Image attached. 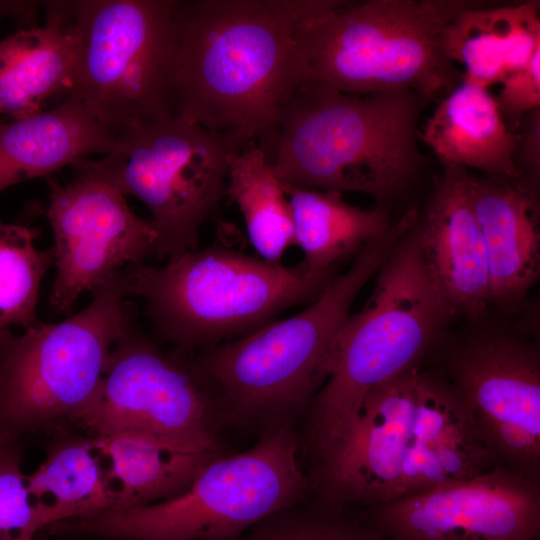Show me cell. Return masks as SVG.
<instances>
[{
    "label": "cell",
    "instance_id": "6da1fadb",
    "mask_svg": "<svg viewBox=\"0 0 540 540\" xmlns=\"http://www.w3.org/2000/svg\"><path fill=\"white\" fill-rule=\"evenodd\" d=\"M315 2L176 1L172 114L256 144L272 163L296 87L299 29Z\"/></svg>",
    "mask_w": 540,
    "mask_h": 540
},
{
    "label": "cell",
    "instance_id": "7a4b0ae2",
    "mask_svg": "<svg viewBox=\"0 0 540 540\" xmlns=\"http://www.w3.org/2000/svg\"><path fill=\"white\" fill-rule=\"evenodd\" d=\"M469 411L439 367L374 387L350 427L305 464L314 494L369 508L494 468Z\"/></svg>",
    "mask_w": 540,
    "mask_h": 540
},
{
    "label": "cell",
    "instance_id": "3957f363",
    "mask_svg": "<svg viewBox=\"0 0 540 540\" xmlns=\"http://www.w3.org/2000/svg\"><path fill=\"white\" fill-rule=\"evenodd\" d=\"M410 227L405 217L394 222L301 312L192 353L226 426L258 436L300 428L327 379L332 349L350 307Z\"/></svg>",
    "mask_w": 540,
    "mask_h": 540
},
{
    "label": "cell",
    "instance_id": "277c9868",
    "mask_svg": "<svg viewBox=\"0 0 540 540\" xmlns=\"http://www.w3.org/2000/svg\"><path fill=\"white\" fill-rule=\"evenodd\" d=\"M426 102L410 90L356 96L297 85L283 107L273 169L283 184L364 193L382 206L421 167L418 122Z\"/></svg>",
    "mask_w": 540,
    "mask_h": 540
},
{
    "label": "cell",
    "instance_id": "5b68a950",
    "mask_svg": "<svg viewBox=\"0 0 540 540\" xmlns=\"http://www.w3.org/2000/svg\"><path fill=\"white\" fill-rule=\"evenodd\" d=\"M465 0H316L297 42V85L349 95L410 90L438 102L463 80L442 38Z\"/></svg>",
    "mask_w": 540,
    "mask_h": 540
},
{
    "label": "cell",
    "instance_id": "8992f818",
    "mask_svg": "<svg viewBox=\"0 0 540 540\" xmlns=\"http://www.w3.org/2000/svg\"><path fill=\"white\" fill-rule=\"evenodd\" d=\"M375 277L363 308L340 329L327 379L298 429L305 461L345 433L374 387L421 366L453 317L427 274L413 226Z\"/></svg>",
    "mask_w": 540,
    "mask_h": 540
},
{
    "label": "cell",
    "instance_id": "52a82bcc",
    "mask_svg": "<svg viewBox=\"0 0 540 540\" xmlns=\"http://www.w3.org/2000/svg\"><path fill=\"white\" fill-rule=\"evenodd\" d=\"M127 296L140 298L154 337L195 353L242 337L290 307L310 304L334 277L302 261L286 266L223 246L163 265L125 268Z\"/></svg>",
    "mask_w": 540,
    "mask_h": 540
},
{
    "label": "cell",
    "instance_id": "ba28073f",
    "mask_svg": "<svg viewBox=\"0 0 540 540\" xmlns=\"http://www.w3.org/2000/svg\"><path fill=\"white\" fill-rule=\"evenodd\" d=\"M312 493L298 429L284 427L259 436L244 452L213 459L176 497L63 520L47 531L110 540H236L269 514Z\"/></svg>",
    "mask_w": 540,
    "mask_h": 540
},
{
    "label": "cell",
    "instance_id": "9c48e42d",
    "mask_svg": "<svg viewBox=\"0 0 540 540\" xmlns=\"http://www.w3.org/2000/svg\"><path fill=\"white\" fill-rule=\"evenodd\" d=\"M245 147L167 114L117 136L101 159L87 158L72 167L141 200L156 234L153 256L167 261L198 249L203 223L227 196L231 161Z\"/></svg>",
    "mask_w": 540,
    "mask_h": 540
},
{
    "label": "cell",
    "instance_id": "30bf717a",
    "mask_svg": "<svg viewBox=\"0 0 540 540\" xmlns=\"http://www.w3.org/2000/svg\"><path fill=\"white\" fill-rule=\"evenodd\" d=\"M127 297L124 269L77 314L6 340L0 347V442H20L72 420L86 406L134 316Z\"/></svg>",
    "mask_w": 540,
    "mask_h": 540
},
{
    "label": "cell",
    "instance_id": "8fae6325",
    "mask_svg": "<svg viewBox=\"0 0 540 540\" xmlns=\"http://www.w3.org/2000/svg\"><path fill=\"white\" fill-rule=\"evenodd\" d=\"M175 2L71 1L75 62L66 96L116 137L172 114Z\"/></svg>",
    "mask_w": 540,
    "mask_h": 540
},
{
    "label": "cell",
    "instance_id": "7c38bea8",
    "mask_svg": "<svg viewBox=\"0 0 540 540\" xmlns=\"http://www.w3.org/2000/svg\"><path fill=\"white\" fill-rule=\"evenodd\" d=\"M71 421L92 436L135 432L223 450L225 423L193 354L163 349L134 316L114 344L93 396Z\"/></svg>",
    "mask_w": 540,
    "mask_h": 540
},
{
    "label": "cell",
    "instance_id": "4fadbf2b",
    "mask_svg": "<svg viewBox=\"0 0 540 540\" xmlns=\"http://www.w3.org/2000/svg\"><path fill=\"white\" fill-rule=\"evenodd\" d=\"M463 399L495 467L540 484V352L482 333L453 346L439 367Z\"/></svg>",
    "mask_w": 540,
    "mask_h": 540
},
{
    "label": "cell",
    "instance_id": "5bb4252c",
    "mask_svg": "<svg viewBox=\"0 0 540 540\" xmlns=\"http://www.w3.org/2000/svg\"><path fill=\"white\" fill-rule=\"evenodd\" d=\"M73 171L71 182L48 180L46 216L56 267L49 303L61 314H69L83 292H94L153 256L156 238L151 220L137 217L123 194L98 177Z\"/></svg>",
    "mask_w": 540,
    "mask_h": 540
},
{
    "label": "cell",
    "instance_id": "9a60e30c",
    "mask_svg": "<svg viewBox=\"0 0 540 540\" xmlns=\"http://www.w3.org/2000/svg\"><path fill=\"white\" fill-rule=\"evenodd\" d=\"M366 509L391 540L540 539V484L500 467Z\"/></svg>",
    "mask_w": 540,
    "mask_h": 540
},
{
    "label": "cell",
    "instance_id": "2e32d148",
    "mask_svg": "<svg viewBox=\"0 0 540 540\" xmlns=\"http://www.w3.org/2000/svg\"><path fill=\"white\" fill-rule=\"evenodd\" d=\"M413 231L427 274L448 309L472 321L490 304L483 237L473 213L464 167L445 165Z\"/></svg>",
    "mask_w": 540,
    "mask_h": 540
},
{
    "label": "cell",
    "instance_id": "e0dca14e",
    "mask_svg": "<svg viewBox=\"0 0 540 540\" xmlns=\"http://www.w3.org/2000/svg\"><path fill=\"white\" fill-rule=\"evenodd\" d=\"M468 189L486 250L490 304L513 310L540 274L538 186L522 177L470 174Z\"/></svg>",
    "mask_w": 540,
    "mask_h": 540
},
{
    "label": "cell",
    "instance_id": "ac0fdd59",
    "mask_svg": "<svg viewBox=\"0 0 540 540\" xmlns=\"http://www.w3.org/2000/svg\"><path fill=\"white\" fill-rule=\"evenodd\" d=\"M43 6L44 25L0 41V119L37 115L69 90L75 62L71 1H44Z\"/></svg>",
    "mask_w": 540,
    "mask_h": 540
},
{
    "label": "cell",
    "instance_id": "d6986e66",
    "mask_svg": "<svg viewBox=\"0 0 540 540\" xmlns=\"http://www.w3.org/2000/svg\"><path fill=\"white\" fill-rule=\"evenodd\" d=\"M116 138L72 96L32 117L0 119V193L92 154H107Z\"/></svg>",
    "mask_w": 540,
    "mask_h": 540
},
{
    "label": "cell",
    "instance_id": "ffe728a7",
    "mask_svg": "<svg viewBox=\"0 0 540 540\" xmlns=\"http://www.w3.org/2000/svg\"><path fill=\"white\" fill-rule=\"evenodd\" d=\"M418 138L443 166L474 168L508 179L522 177L514 160L517 134L505 125L489 88L463 79L437 102Z\"/></svg>",
    "mask_w": 540,
    "mask_h": 540
},
{
    "label": "cell",
    "instance_id": "44dd1931",
    "mask_svg": "<svg viewBox=\"0 0 540 540\" xmlns=\"http://www.w3.org/2000/svg\"><path fill=\"white\" fill-rule=\"evenodd\" d=\"M539 8V1L495 7L470 1L444 30V53L464 67V80L501 84L540 49Z\"/></svg>",
    "mask_w": 540,
    "mask_h": 540
},
{
    "label": "cell",
    "instance_id": "7402d4cb",
    "mask_svg": "<svg viewBox=\"0 0 540 540\" xmlns=\"http://www.w3.org/2000/svg\"><path fill=\"white\" fill-rule=\"evenodd\" d=\"M117 492L114 510L141 507L182 494L202 468L224 455L135 432L94 436Z\"/></svg>",
    "mask_w": 540,
    "mask_h": 540
},
{
    "label": "cell",
    "instance_id": "603a6c76",
    "mask_svg": "<svg viewBox=\"0 0 540 540\" xmlns=\"http://www.w3.org/2000/svg\"><path fill=\"white\" fill-rule=\"evenodd\" d=\"M283 188L292 212L295 245L303 251L307 267L323 276L339 274L344 261L382 238L394 224L379 205L363 209L339 193L287 184Z\"/></svg>",
    "mask_w": 540,
    "mask_h": 540
},
{
    "label": "cell",
    "instance_id": "cb8c5ba5",
    "mask_svg": "<svg viewBox=\"0 0 540 540\" xmlns=\"http://www.w3.org/2000/svg\"><path fill=\"white\" fill-rule=\"evenodd\" d=\"M27 483L40 532L59 521L112 511L117 504L106 459L94 436L53 444Z\"/></svg>",
    "mask_w": 540,
    "mask_h": 540
},
{
    "label": "cell",
    "instance_id": "d4e9b609",
    "mask_svg": "<svg viewBox=\"0 0 540 540\" xmlns=\"http://www.w3.org/2000/svg\"><path fill=\"white\" fill-rule=\"evenodd\" d=\"M227 196L237 204L259 256L280 262L285 251L295 245L292 212L281 180L256 144L248 145L232 159Z\"/></svg>",
    "mask_w": 540,
    "mask_h": 540
},
{
    "label": "cell",
    "instance_id": "484cf974",
    "mask_svg": "<svg viewBox=\"0 0 540 540\" xmlns=\"http://www.w3.org/2000/svg\"><path fill=\"white\" fill-rule=\"evenodd\" d=\"M39 230L27 221L0 222V347L13 335L39 325L41 281L54 262L53 247L39 250Z\"/></svg>",
    "mask_w": 540,
    "mask_h": 540
},
{
    "label": "cell",
    "instance_id": "4316f807",
    "mask_svg": "<svg viewBox=\"0 0 540 540\" xmlns=\"http://www.w3.org/2000/svg\"><path fill=\"white\" fill-rule=\"evenodd\" d=\"M236 540H391L363 507L318 494L279 509Z\"/></svg>",
    "mask_w": 540,
    "mask_h": 540
},
{
    "label": "cell",
    "instance_id": "83f0119b",
    "mask_svg": "<svg viewBox=\"0 0 540 540\" xmlns=\"http://www.w3.org/2000/svg\"><path fill=\"white\" fill-rule=\"evenodd\" d=\"M20 442H0V540H34L40 532Z\"/></svg>",
    "mask_w": 540,
    "mask_h": 540
},
{
    "label": "cell",
    "instance_id": "f1b7e54d",
    "mask_svg": "<svg viewBox=\"0 0 540 540\" xmlns=\"http://www.w3.org/2000/svg\"><path fill=\"white\" fill-rule=\"evenodd\" d=\"M501 85L495 100L505 125L515 132L522 117L540 107V49L525 66L508 75Z\"/></svg>",
    "mask_w": 540,
    "mask_h": 540
},
{
    "label": "cell",
    "instance_id": "f546056e",
    "mask_svg": "<svg viewBox=\"0 0 540 540\" xmlns=\"http://www.w3.org/2000/svg\"><path fill=\"white\" fill-rule=\"evenodd\" d=\"M514 160L522 178L538 186L540 176V107L526 113L516 129Z\"/></svg>",
    "mask_w": 540,
    "mask_h": 540
},
{
    "label": "cell",
    "instance_id": "4dcf8cb0",
    "mask_svg": "<svg viewBox=\"0 0 540 540\" xmlns=\"http://www.w3.org/2000/svg\"><path fill=\"white\" fill-rule=\"evenodd\" d=\"M39 2L35 1H3L0 0V18L13 17L29 23L35 13Z\"/></svg>",
    "mask_w": 540,
    "mask_h": 540
},
{
    "label": "cell",
    "instance_id": "1f68e13d",
    "mask_svg": "<svg viewBox=\"0 0 540 540\" xmlns=\"http://www.w3.org/2000/svg\"><path fill=\"white\" fill-rule=\"evenodd\" d=\"M57 536H60L61 540H73V536L70 535V534H60V535H57ZM34 540H37L36 538Z\"/></svg>",
    "mask_w": 540,
    "mask_h": 540
}]
</instances>
